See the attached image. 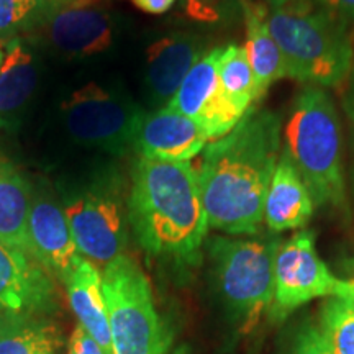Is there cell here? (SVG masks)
<instances>
[{
	"mask_svg": "<svg viewBox=\"0 0 354 354\" xmlns=\"http://www.w3.org/2000/svg\"><path fill=\"white\" fill-rule=\"evenodd\" d=\"M281 130V115L251 107L232 131L205 146L196 172L209 228L228 234L259 233Z\"/></svg>",
	"mask_w": 354,
	"mask_h": 354,
	"instance_id": "6da1fadb",
	"label": "cell"
},
{
	"mask_svg": "<svg viewBox=\"0 0 354 354\" xmlns=\"http://www.w3.org/2000/svg\"><path fill=\"white\" fill-rule=\"evenodd\" d=\"M127 210L146 254L177 268L201 263L209 220L190 162L140 158L131 172Z\"/></svg>",
	"mask_w": 354,
	"mask_h": 354,
	"instance_id": "7a4b0ae2",
	"label": "cell"
},
{
	"mask_svg": "<svg viewBox=\"0 0 354 354\" xmlns=\"http://www.w3.org/2000/svg\"><path fill=\"white\" fill-rule=\"evenodd\" d=\"M346 25L315 0H276L268 7L269 32L286 59L287 77L307 86L346 81L354 56Z\"/></svg>",
	"mask_w": 354,
	"mask_h": 354,
	"instance_id": "3957f363",
	"label": "cell"
},
{
	"mask_svg": "<svg viewBox=\"0 0 354 354\" xmlns=\"http://www.w3.org/2000/svg\"><path fill=\"white\" fill-rule=\"evenodd\" d=\"M286 148L315 205L344 201L342 125L331 97L307 86L295 97L286 125Z\"/></svg>",
	"mask_w": 354,
	"mask_h": 354,
	"instance_id": "277c9868",
	"label": "cell"
},
{
	"mask_svg": "<svg viewBox=\"0 0 354 354\" xmlns=\"http://www.w3.org/2000/svg\"><path fill=\"white\" fill-rule=\"evenodd\" d=\"M277 236H215L207 245L212 271L236 325L251 333L274 302Z\"/></svg>",
	"mask_w": 354,
	"mask_h": 354,
	"instance_id": "5b68a950",
	"label": "cell"
},
{
	"mask_svg": "<svg viewBox=\"0 0 354 354\" xmlns=\"http://www.w3.org/2000/svg\"><path fill=\"white\" fill-rule=\"evenodd\" d=\"M112 354H169L171 331L154 304L141 266L122 254L102 272Z\"/></svg>",
	"mask_w": 354,
	"mask_h": 354,
	"instance_id": "8992f818",
	"label": "cell"
},
{
	"mask_svg": "<svg viewBox=\"0 0 354 354\" xmlns=\"http://www.w3.org/2000/svg\"><path fill=\"white\" fill-rule=\"evenodd\" d=\"M63 210L84 259L105 268L123 254L128 210L118 172L107 171L77 187L66 197Z\"/></svg>",
	"mask_w": 354,
	"mask_h": 354,
	"instance_id": "52a82bcc",
	"label": "cell"
},
{
	"mask_svg": "<svg viewBox=\"0 0 354 354\" xmlns=\"http://www.w3.org/2000/svg\"><path fill=\"white\" fill-rule=\"evenodd\" d=\"M61 113L76 143L122 156L135 149L146 112L133 100L91 82L63 102Z\"/></svg>",
	"mask_w": 354,
	"mask_h": 354,
	"instance_id": "ba28073f",
	"label": "cell"
},
{
	"mask_svg": "<svg viewBox=\"0 0 354 354\" xmlns=\"http://www.w3.org/2000/svg\"><path fill=\"white\" fill-rule=\"evenodd\" d=\"M351 294L354 281H343L330 271L317 253L313 234L307 230L297 232L279 248L271 307L274 318H284L313 299Z\"/></svg>",
	"mask_w": 354,
	"mask_h": 354,
	"instance_id": "9c48e42d",
	"label": "cell"
},
{
	"mask_svg": "<svg viewBox=\"0 0 354 354\" xmlns=\"http://www.w3.org/2000/svg\"><path fill=\"white\" fill-rule=\"evenodd\" d=\"M57 51L68 56H94L109 50L113 39L109 0L46 2L35 26Z\"/></svg>",
	"mask_w": 354,
	"mask_h": 354,
	"instance_id": "30bf717a",
	"label": "cell"
},
{
	"mask_svg": "<svg viewBox=\"0 0 354 354\" xmlns=\"http://www.w3.org/2000/svg\"><path fill=\"white\" fill-rule=\"evenodd\" d=\"M223 48L205 51L194 64L165 107L176 110L197 122L207 131L210 141L218 140L238 125L245 117L227 99L218 79V59Z\"/></svg>",
	"mask_w": 354,
	"mask_h": 354,
	"instance_id": "8fae6325",
	"label": "cell"
},
{
	"mask_svg": "<svg viewBox=\"0 0 354 354\" xmlns=\"http://www.w3.org/2000/svg\"><path fill=\"white\" fill-rule=\"evenodd\" d=\"M56 307L51 274L30 253L0 241V312L46 315Z\"/></svg>",
	"mask_w": 354,
	"mask_h": 354,
	"instance_id": "7c38bea8",
	"label": "cell"
},
{
	"mask_svg": "<svg viewBox=\"0 0 354 354\" xmlns=\"http://www.w3.org/2000/svg\"><path fill=\"white\" fill-rule=\"evenodd\" d=\"M28 253L63 284L84 261L64 210L46 196L33 194L28 216Z\"/></svg>",
	"mask_w": 354,
	"mask_h": 354,
	"instance_id": "4fadbf2b",
	"label": "cell"
},
{
	"mask_svg": "<svg viewBox=\"0 0 354 354\" xmlns=\"http://www.w3.org/2000/svg\"><path fill=\"white\" fill-rule=\"evenodd\" d=\"M210 138L192 118L167 107L145 113L135 149L141 158L166 162H189L205 149Z\"/></svg>",
	"mask_w": 354,
	"mask_h": 354,
	"instance_id": "5bb4252c",
	"label": "cell"
},
{
	"mask_svg": "<svg viewBox=\"0 0 354 354\" xmlns=\"http://www.w3.org/2000/svg\"><path fill=\"white\" fill-rule=\"evenodd\" d=\"M205 51L202 39L189 33H172L154 41L146 51L145 86L149 105H167Z\"/></svg>",
	"mask_w": 354,
	"mask_h": 354,
	"instance_id": "9a60e30c",
	"label": "cell"
},
{
	"mask_svg": "<svg viewBox=\"0 0 354 354\" xmlns=\"http://www.w3.org/2000/svg\"><path fill=\"white\" fill-rule=\"evenodd\" d=\"M315 203L286 151L279 156L264 202V223L274 233L302 228L312 218Z\"/></svg>",
	"mask_w": 354,
	"mask_h": 354,
	"instance_id": "2e32d148",
	"label": "cell"
},
{
	"mask_svg": "<svg viewBox=\"0 0 354 354\" xmlns=\"http://www.w3.org/2000/svg\"><path fill=\"white\" fill-rule=\"evenodd\" d=\"M0 68V130H12L32 99L38 82L33 53L20 37L8 39Z\"/></svg>",
	"mask_w": 354,
	"mask_h": 354,
	"instance_id": "e0dca14e",
	"label": "cell"
},
{
	"mask_svg": "<svg viewBox=\"0 0 354 354\" xmlns=\"http://www.w3.org/2000/svg\"><path fill=\"white\" fill-rule=\"evenodd\" d=\"M243 17L246 25V55L254 76L256 102L274 82L287 77V64L281 48L268 26V7L253 0H245Z\"/></svg>",
	"mask_w": 354,
	"mask_h": 354,
	"instance_id": "ac0fdd59",
	"label": "cell"
},
{
	"mask_svg": "<svg viewBox=\"0 0 354 354\" xmlns=\"http://www.w3.org/2000/svg\"><path fill=\"white\" fill-rule=\"evenodd\" d=\"M71 310L79 325L87 331L107 354H112L109 308L105 302L102 272L91 261L84 259L66 282Z\"/></svg>",
	"mask_w": 354,
	"mask_h": 354,
	"instance_id": "d6986e66",
	"label": "cell"
},
{
	"mask_svg": "<svg viewBox=\"0 0 354 354\" xmlns=\"http://www.w3.org/2000/svg\"><path fill=\"white\" fill-rule=\"evenodd\" d=\"M33 190L19 167L0 151V241L28 253Z\"/></svg>",
	"mask_w": 354,
	"mask_h": 354,
	"instance_id": "ffe728a7",
	"label": "cell"
},
{
	"mask_svg": "<svg viewBox=\"0 0 354 354\" xmlns=\"http://www.w3.org/2000/svg\"><path fill=\"white\" fill-rule=\"evenodd\" d=\"M61 331L44 315L2 313L0 354H59Z\"/></svg>",
	"mask_w": 354,
	"mask_h": 354,
	"instance_id": "44dd1931",
	"label": "cell"
},
{
	"mask_svg": "<svg viewBox=\"0 0 354 354\" xmlns=\"http://www.w3.org/2000/svg\"><path fill=\"white\" fill-rule=\"evenodd\" d=\"M218 79L227 99L243 113L251 109L254 95V76L246 50L238 44H228L218 59Z\"/></svg>",
	"mask_w": 354,
	"mask_h": 354,
	"instance_id": "7402d4cb",
	"label": "cell"
},
{
	"mask_svg": "<svg viewBox=\"0 0 354 354\" xmlns=\"http://www.w3.org/2000/svg\"><path fill=\"white\" fill-rule=\"evenodd\" d=\"M318 328L330 354H354V294L326 300Z\"/></svg>",
	"mask_w": 354,
	"mask_h": 354,
	"instance_id": "603a6c76",
	"label": "cell"
},
{
	"mask_svg": "<svg viewBox=\"0 0 354 354\" xmlns=\"http://www.w3.org/2000/svg\"><path fill=\"white\" fill-rule=\"evenodd\" d=\"M44 6V0H0V39L35 30Z\"/></svg>",
	"mask_w": 354,
	"mask_h": 354,
	"instance_id": "cb8c5ba5",
	"label": "cell"
},
{
	"mask_svg": "<svg viewBox=\"0 0 354 354\" xmlns=\"http://www.w3.org/2000/svg\"><path fill=\"white\" fill-rule=\"evenodd\" d=\"M245 0H184L183 8L189 19L202 24H218L238 10L243 12Z\"/></svg>",
	"mask_w": 354,
	"mask_h": 354,
	"instance_id": "d4e9b609",
	"label": "cell"
},
{
	"mask_svg": "<svg viewBox=\"0 0 354 354\" xmlns=\"http://www.w3.org/2000/svg\"><path fill=\"white\" fill-rule=\"evenodd\" d=\"M290 354H330L326 348L320 328L312 323H307L299 330L295 336L294 343H292Z\"/></svg>",
	"mask_w": 354,
	"mask_h": 354,
	"instance_id": "484cf974",
	"label": "cell"
},
{
	"mask_svg": "<svg viewBox=\"0 0 354 354\" xmlns=\"http://www.w3.org/2000/svg\"><path fill=\"white\" fill-rule=\"evenodd\" d=\"M68 354H107L104 348L82 328L81 325H76L68 339Z\"/></svg>",
	"mask_w": 354,
	"mask_h": 354,
	"instance_id": "4316f807",
	"label": "cell"
},
{
	"mask_svg": "<svg viewBox=\"0 0 354 354\" xmlns=\"http://www.w3.org/2000/svg\"><path fill=\"white\" fill-rule=\"evenodd\" d=\"M315 2L346 24L354 20V0H315Z\"/></svg>",
	"mask_w": 354,
	"mask_h": 354,
	"instance_id": "83f0119b",
	"label": "cell"
},
{
	"mask_svg": "<svg viewBox=\"0 0 354 354\" xmlns=\"http://www.w3.org/2000/svg\"><path fill=\"white\" fill-rule=\"evenodd\" d=\"M138 10L145 13H151V15H161L171 10L176 0H130Z\"/></svg>",
	"mask_w": 354,
	"mask_h": 354,
	"instance_id": "f1b7e54d",
	"label": "cell"
},
{
	"mask_svg": "<svg viewBox=\"0 0 354 354\" xmlns=\"http://www.w3.org/2000/svg\"><path fill=\"white\" fill-rule=\"evenodd\" d=\"M348 87H346V94H344V109L349 117L354 120V56H353V64L351 69H349L348 74Z\"/></svg>",
	"mask_w": 354,
	"mask_h": 354,
	"instance_id": "f546056e",
	"label": "cell"
},
{
	"mask_svg": "<svg viewBox=\"0 0 354 354\" xmlns=\"http://www.w3.org/2000/svg\"><path fill=\"white\" fill-rule=\"evenodd\" d=\"M172 354H192V351H190L189 346H179Z\"/></svg>",
	"mask_w": 354,
	"mask_h": 354,
	"instance_id": "4dcf8cb0",
	"label": "cell"
},
{
	"mask_svg": "<svg viewBox=\"0 0 354 354\" xmlns=\"http://www.w3.org/2000/svg\"><path fill=\"white\" fill-rule=\"evenodd\" d=\"M3 56H6V51H3L2 44H0V68H2V63H3Z\"/></svg>",
	"mask_w": 354,
	"mask_h": 354,
	"instance_id": "1f68e13d",
	"label": "cell"
},
{
	"mask_svg": "<svg viewBox=\"0 0 354 354\" xmlns=\"http://www.w3.org/2000/svg\"><path fill=\"white\" fill-rule=\"evenodd\" d=\"M44 2H50V3H53V2H61V0H44Z\"/></svg>",
	"mask_w": 354,
	"mask_h": 354,
	"instance_id": "d6a6232c",
	"label": "cell"
},
{
	"mask_svg": "<svg viewBox=\"0 0 354 354\" xmlns=\"http://www.w3.org/2000/svg\"><path fill=\"white\" fill-rule=\"evenodd\" d=\"M266 2H269V3H272V2H276V0H266Z\"/></svg>",
	"mask_w": 354,
	"mask_h": 354,
	"instance_id": "836d02e7",
	"label": "cell"
},
{
	"mask_svg": "<svg viewBox=\"0 0 354 354\" xmlns=\"http://www.w3.org/2000/svg\"><path fill=\"white\" fill-rule=\"evenodd\" d=\"M2 313H3V312H0V315H2Z\"/></svg>",
	"mask_w": 354,
	"mask_h": 354,
	"instance_id": "e575fe53",
	"label": "cell"
}]
</instances>
